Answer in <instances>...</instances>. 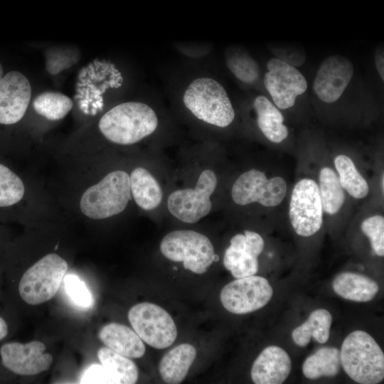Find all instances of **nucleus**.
Wrapping results in <instances>:
<instances>
[{
    "instance_id": "1",
    "label": "nucleus",
    "mask_w": 384,
    "mask_h": 384,
    "mask_svg": "<svg viewBox=\"0 0 384 384\" xmlns=\"http://www.w3.org/2000/svg\"><path fill=\"white\" fill-rule=\"evenodd\" d=\"M98 126L109 141L128 145L152 134L158 126V118L149 105L139 102H127L107 112L100 119Z\"/></svg>"
},
{
    "instance_id": "2",
    "label": "nucleus",
    "mask_w": 384,
    "mask_h": 384,
    "mask_svg": "<svg viewBox=\"0 0 384 384\" xmlns=\"http://www.w3.org/2000/svg\"><path fill=\"white\" fill-rule=\"evenodd\" d=\"M341 365L346 373L361 384H377L384 378V354L367 332L356 330L341 345Z\"/></svg>"
},
{
    "instance_id": "3",
    "label": "nucleus",
    "mask_w": 384,
    "mask_h": 384,
    "mask_svg": "<svg viewBox=\"0 0 384 384\" xmlns=\"http://www.w3.org/2000/svg\"><path fill=\"white\" fill-rule=\"evenodd\" d=\"M183 101L198 119L219 127L230 125L235 111L225 88L210 78H199L186 89Z\"/></svg>"
},
{
    "instance_id": "4",
    "label": "nucleus",
    "mask_w": 384,
    "mask_h": 384,
    "mask_svg": "<svg viewBox=\"0 0 384 384\" xmlns=\"http://www.w3.org/2000/svg\"><path fill=\"white\" fill-rule=\"evenodd\" d=\"M131 198L129 176L124 171L117 170L84 192L80 208L90 218L105 219L122 212Z\"/></svg>"
},
{
    "instance_id": "5",
    "label": "nucleus",
    "mask_w": 384,
    "mask_h": 384,
    "mask_svg": "<svg viewBox=\"0 0 384 384\" xmlns=\"http://www.w3.org/2000/svg\"><path fill=\"white\" fill-rule=\"evenodd\" d=\"M160 250L167 259L182 262L183 267L196 274L205 273L214 262V248L208 237L202 233L180 230L166 235Z\"/></svg>"
},
{
    "instance_id": "6",
    "label": "nucleus",
    "mask_w": 384,
    "mask_h": 384,
    "mask_svg": "<svg viewBox=\"0 0 384 384\" xmlns=\"http://www.w3.org/2000/svg\"><path fill=\"white\" fill-rule=\"evenodd\" d=\"M67 270L68 264L60 256L46 255L22 276L18 285L21 297L31 305L48 302L58 292Z\"/></svg>"
},
{
    "instance_id": "7",
    "label": "nucleus",
    "mask_w": 384,
    "mask_h": 384,
    "mask_svg": "<svg viewBox=\"0 0 384 384\" xmlns=\"http://www.w3.org/2000/svg\"><path fill=\"white\" fill-rule=\"evenodd\" d=\"M128 319L139 338L154 348H166L176 338L174 319L155 304L142 302L133 306L128 312Z\"/></svg>"
},
{
    "instance_id": "8",
    "label": "nucleus",
    "mask_w": 384,
    "mask_h": 384,
    "mask_svg": "<svg viewBox=\"0 0 384 384\" xmlns=\"http://www.w3.org/2000/svg\"><path fill=\"white\" fill-rule=\"evenodd\" d=\"M217 182L216 175L212 170L203 171L194 188L179 189L170 194L167 200L169 211L182 222H198L211 210L210 198Z\"/></svg>"
},
{
    "instance_id": "9",
    "label": "nucleus",
    "mask_w": 384,
    "mask_h": 384,
    "mask_svg": "<svg viewBox=\"0 0 384 384\" xmlns=\"http://www.w3.org/2000/svg\"><path fill=\"white\" fill-rule=\"evenodd\" d=\"M291 224L299 235L311 236L317 233L323 223V208L317 183L304 178L294 186L290 203Z\"/></svg>"
},
{
    "instance_id": "10",
    "label": "nucleus",
    "mask_w": 384,
    "mask_h": 384,
    "mask_svg": "<svg viewBox=\"0 0 384 384\" xmlns=\"http://www.w3.org/2000/svg\"><path fill=\"white\" fill-rule=\"evenodd\" d=\"M273 289L264 277L250 275L227 284L220 299L223 307L235 314H248L265 306L271 299Z\"/></svg>"
},
{
    "instance_id": "11",
    "label": "nucleus",
    "mask_w": 384,
    "mask_h": 384,
    "mask_svg": "<svg viewBox=\"0 0 384 384\" xmlns=\"http://www.w3.org/2000/svg\"><path fill=\"white\" fill-rule=\"evenodd\" d=\"M287 192L285 181L275 176L267 178L264 173L251 169L240 175L232 187V198L240 206L257 202L265 207L278 206Z\"/></svg>"
},
{
    "instance_id": "12",
    "label": "nucleus",
    "mask_w": 384,
    "mask_h": 384,
    "mask_svg": "<svg viewBox=\"0 0 384 384\" xmlns=\"http://www.w3.org/2000/svg\"><path fill=\"white\" fill-rule=\"evenodd\" d=\"M267 68L264 85L275 105L281 110L292 107L297 96L307 89L305 78L294 65L279 58H271Z\"/></svg>"
},
{
    "instance_id": "13",
    "label": "nucleus",
    "mask_w": 384,
    "mask_h": 384,
    "mask_svg": "<svg viewBox=\"0 0 384 384\" xmlns=\"http://www.w3.org/2000/svg\"><path fill=\"white\" fill-rule=\"evenodd\" d=\"M46 346L39 341L25 344L18 342L3 345L0 354L4 366L16 374L33 375L47 370L53 362L50 354L45 353Z\"/></svg>"
},
{
    "instance_id": "14",
    "label": "nucleus",
    "mask_w": 384,
    "mask_h": 384,
    "mask_svg": "<svg viewBox=\"0 0 384 384\" xmlns=\"http://www.w3.org/2000/svg\"><path fill=\"white\" fill-rule=\"evenodd\" d=\"M264 240L257 233L245 230L230 240L223 257L225 267L235 278L254 275L258 271L257 257L264 248Z\"/></svg>"
},
{
    "instance_id": "15",
    "label": "nucleus",
    "mask_w": 384,
    "mask_h": 384,
    "mask_svg": "<svg viewBox=\"0 0 384 384\" xmlns=\"http://www.w3.org/2000/svg\"><path fill=\"white\" fill-rule=\"evenodd\" d=\"M31 97V86L21 73L13 70L0 80V124H12L24 116Z\"/></svg>"
},
{
    "instance_id": "16",
    "label": "nucleus",
    "mask_w": 384,
    "mask_h": 384,
    "mask_svg": "<svg viewBox=\"0 0 384 384\" xmlns=\"http://www.w3.org/2000/svg\"><path fill=\"white\" fill-rule=\"evenodd\" d=\"M353 75V65L348 58L340 55H331L319 68L314 90L323 102H334L342 95Z\"/></svg>"
},
{
    "instance_id": "17",
    "label": "nucleus",
    "mask_w": 384,
    "mask_h": 384,
    "mask_svg": "<svg viewBox=\"0 0 384 384\" xmlns=\"http://www.w3.org/2000/svg\"><path fill=\"white\" fill-rule=\"evenodd\" d=\"M292 368L288 353L281 347H266L255 360L251 378L256 384H281L286 380Z\"/></svg>"
},
{
    "instance_id": "18",
    "label": "nucleus",
    "mask_w": 384,
    "mask_h": 384,
    "mask_svg": "<svg viewBox=\"0 0 384 384\" xmlns=\"http://www.w3.org/2000/svg\"><path fill=\"white\" fill-rule=\"evenodd\" d=\"M99 338L107 347L129 358H142L145 353L144 344L137 334L121 324L104 326L99 332Z\"/></svg>"
},
{
    "instance_id": "19",
    "label": "nucleus",
    "mask_w": 384,
    "mask_h": 384,
    "mask_svg": "<svg viewBox=\"0 0 384 384\" xmlns=\"http://www.w3.org/2000/svg\"><path fill=\"white\" fill-rule=\"evenodd\" d=\"M195 347L181 343L167 352L159 364V371L166 383L178 384L186 378L196 357Z\"/></svg>"
},
{
    "instance_id": "20",
    "label": "nucleus",
    "mask_w": 384,
    "mask_h": 384,
    "mask_svg": "<svg viewBox=\"0 0 384 384\" xmlns=\"http://www.w3.org/2000/svg\"><path fill=\"white\" fill-rule=\"evenodd\" d=\"M334 292L345 299L358 302L372 300L379 287L375 281L365 275L344 272L338 274L333 281Z\"/></svg>"
},
{
    "instance_id": "21",
    "label": "nucleus",
    "mask_w": 384,
    "mask_h": 384,
    "mask_svg": "<svg viewBox=\"0 0 384 384\" xmlns=\"http://www.w3.org/2000/svg\"><path fill=\"white\" fill-rule=\"evenodd\" d=\"M129 181L132 196L140 208L150 210L160 205L162 189L148 170L141 167L134 169L129 176Z\"/></svg>"
},
{
    "instance_id": "22",
    "label": "nucleus",
    "mask_w": 384,
    "mask_h": 384,
    "mask_svg": "<svg viewBox=\"0 0 384 384\" xmlns=\"http://www.w3.org/2000/svg\"><path fill=\"white\" fill-rule=\"evenodd\" d=\"M257 122L263 134L272 142L280 143L288 136L280 111L265 96H257L253 103Z\"/></svg>"
},
{
    "instance_id": "23",
    "label": "nucleus",
    "mask_w": 384,
    "mask_h": 384,
    "mask_svg": "<svg viewBox=\"0 0 384 384\" xmlns=\"http://www.w3.org/2000/svg\"><path fill=\"white\" fill-rule=\"evenodd\" d=\"M332 316L324 309L313 311L308 319L294 329L292 334L294 342L299 346L304 347L313 337L320 343H326L330 336Z\"/></svg>"
},
{
    "instance_id": "24",
    "label": "nucleus",
    "mask_w": 384,
    "mask_h": 384,
    "mask_svg": "<svg viewBox=\"0 0 384 384\" xmlns=\"http://www.w3.org/2000/svg\"><path fill=\"white\" fill-rule=\"evenodd\" d=\"M340 367V351L334 347H323L306 358L302 373L309 379L333 377L338 374Z\"/></svg>"
},
{
    "instance_id": "25",
    "label": "nucleus",
    "mask_w": 384,
    "mask_h": 384,
    "mask_svg": "<svg viewBox=\"0 0 384 384\" xmlns=\"http://www.w3.org/2000/svg\"><path fill=\"white\" fill-rule=\"evenodd\" d=\"M319 190L323 211L330 215L336 213L343 205L345 193L333 169L326 167L321 170Z\"/></svg>"
},
{
    "instance_id": "26",
    "label": "nucleus",
    "mask_w": 384,
    "mask_h": 384,
    "mask_svg": "<svg viewBox=\"0 0 384 384\" xmlns=\"http://www.w3.org/2000/svg\"><path fill=\"white\" fill-rule=\"evenodd\" d=\"M334 164L343 189L356 198H363L368 195V184L348 156L345 155L336 156Z\"/></svg>"
},
{
    "instance_id": "27",
    "label": "nucleus",
    "mask_w": 384,
    "mask_h": 384,
    "mask_svg": "<svg viewBox=\"0 0 384 384\" xmlns=\"http://www.w3.org/2000/svg\"><path fill=\"white\" fill-rule=\"evenodd\" d=\"M35 111L48 120L56 121L65 117L73 106L72 100L58 92H44L33 102Z\"/></svg>"
},
{
    "instance_id": "28",
    "label": "nucleus",
    "mask_w": 384,
    "mask_h": 384,
    "mask_svg": "<svg viewBox=\"0 0 384 384\" xmlns=\"http://www.w3.org/2000/svg\"><path fill=\"white\" fill-rule=\"evenodd\" d=\"M97 357L101 364L118 377L120 384H133L137 381L138 368L129 358L108 347L100 348L97 351Z\"/></svg>"
},
{
    "instance_id": "29",
    "label": "nucleus",
    "mask_w": 384,
    "mask_h": 384,
    "mask_svg": "<svg viewBox=\"0 0 384 384\" xmlns=\"http://www.w3.org/2000/svg\"><path fill=\"white\" fill-rule=\"evenodd\" d=\"M225 58L228 68L240 81L252 83L258 78L259 65L245 50L234 47L227 48Z\"/></svg>"
},
{
    "instance_id": "30",
    "label": "nucleus",
    "mask_w": 384,
    "mask_h": 384,
    "mask_svg": "<svg viewBox=\"0 0 384 384\" xmlns=\"http://www.w3.org/2000/svg\"><path fill=\"white\" fill-rule=\"evenodd\" d=\"M24 193L25 187L21 179L0 164V207H8L18 203Z\"/></svg>"
},
{
    "instance_id": "31",
    "label": "nucleus",
    "mask_w": 384,
    "mask_h": 384,
    "mask_svg": "<svg viewBox=\"0 0 384 384\" xmlns=\"http://www.w3.org/2000/svg\"><path fill=\"white\" fill-rule=\"evenodd\" d=\"M65 292L76 306L88 309L93 305L92 295L85 282L75 274H68L64 279Z\"/></svg>"
},
{
    "instance_id": "32",
    "label": "nucleus",
    "mask_w": 384,
    "mask_h": 384,
    "mask_svg": "<svg viewBox=\"0 0 384 384\" xmlns=\"http://www.w3.org/2000/svg\"><path fill=\"white\" fill-rule=\"evenodd\" d=\"M362 231L370 240L373 251L378 256L384 255V218L373 215L364 220L361 224Z\"/></svg>"
},
{
    "instance_id": "33",
    "label": "nucleus",
    "mask_w": 384,
    "mask_h": 384,
    "mask_svg": "<svg viewBox=\"0 0 384 384\" xmlns=\"http://www.w3.org/2000/svg\"><path fill=\"white\" fill-rule=\"evenodd\" d=\"M80 383H117L118 377L102 364H92L82 374Z\"/></svg>"
},
{
    "instance_id": "34",
    "label": "nucleus",
    "mask_w": 384,
    "mask_h": 384,
    "mask_svg": "<svg viewBox=\"0 0 384 384\" xmlns=\"http://www.w3.org/2000/svg\"><path fill=\"white\" fill-rule=\"evenodd\" d=\"M383 49L379 48L377 50L375 54V63L377 70L381 77L382 80H384V58H383Z\"/></svg>"
},
{
    "instance_id": "35",
    "label": "nucleus",
    "mask_w": 384,
    "mask_h": 384,
    "mask_svg": "<svg viewBox=\"0 0 384 384\" xmlns=\"http://www.w3.org/2000/svg\"><path fill=\"white\" fill-rule=\"evenodd\" d=\"M8 334V327L6 321L0 316V340L3 339Z\"/></svg>"
},
{
    "instance_id": "36",
    "label": "nucleus",
    "mask_w": 384,
    "mask_h": 384,
    "mask_svg": "<svg viewBox=\"0 0 384 384\" xmlns=\"http://www.w3.org/2000/svg\"><path fill=\"white\" fill-rule=\"evenodd\" d=\"M3 73H4V71H3V67H2V65H1V63H0V80H1V79L2 78V77H3Z\"/></svg>"
},
{
    "instance_id": "37",
    "label": "nucleus",
    "mask_w": 384,
    "mask_h": 384,
    "mask_svg": "<svg viewBox=\"0 0 384 384\" xmlns=\"http://www.w3.org/2000/svg\"><path fill=\"white\" fill-rule=\"evenodd\" d=\"M384 178V176H383H383H382V180H381V181H382V190H383V188H384V186H384V185H383V183H384V178Z\"/></svg>"
}]
</instances>
